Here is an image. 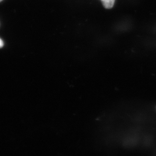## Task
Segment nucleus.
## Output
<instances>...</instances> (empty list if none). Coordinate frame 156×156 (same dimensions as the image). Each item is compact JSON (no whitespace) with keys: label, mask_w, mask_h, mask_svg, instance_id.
<instances>
[{"label":"nucleus","mask_w":156,"mask_h":156,"mask_svg":"<svg viewBox=\"0 0 156 156\" xmlns=\"http://www.w3.org/2000/svg\"><path fill=\"white\" fill-rule=\"evenodd\" d=\"M103 6L106 9H111L113 6L115 0H101Z\"/></svg>","instance_id":"obj_1"},{"label":"nucleus","mask_w":156,"mask_h":156,"mask_svg":"<svg viewBox=\"0 0 156 156\" xmlns=\"http://www.w3.org/2000/svg\"><path fill=\"white\" fill-rule=\"evenodd\" d=\"M3 45H4V43H3L2 40L1 39H0V48L2 47Z\"/></svg>","instance_id":"obj_2"},{"label":"nucleus","mask_w":156,"mask_h":156,"mask_svg":"<svg viewBox=\"0 0 156 156\" xmlns=\"http://www.w3.org/2000/svg\"><path fill=\"white\" fill-rule=\"evenodd\" d=\"M2 1H3V0H0V2H1Z\"/></svg>","instance_id":"obj_3"}]
</instances>
